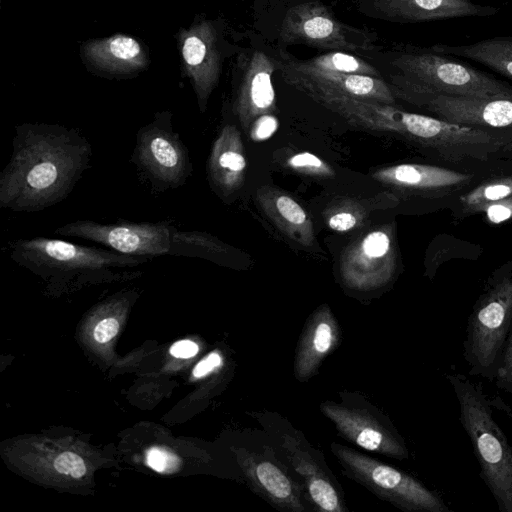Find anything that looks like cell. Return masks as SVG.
Wrapping results in <instances>:
<instances>
[{"mask_svg":"<svg viewBox=\"0 0 512 512\" xmlns=\"http://www.w3.org/2000/svg\"><path fill=\"white\" fill-rule=\"evenodd\" d=\"M397 202L396 195L388 190L368 198L338 199L324 210V217L331 230L346 233L360 227L372 211L389 208Z\"/></svg>","mask_w":512,"mask_h":512,"instance_id":"d4e9b609","label":"cell"},{"mask_svg":"<svg viewBox=\"0 0 512 512\" xmlns=\"http://www.w3.org/2000/svg\"><path fill=\"white\" fill-rule=\"evenodd\" d=\"M168 111L141 127L131 161L152 188L162 192L184 185L192 174L188 149L172 127Z\"/></svg>","mask_w":512,"mask_h":512,"instance_id":"8fae6325","label":"cell"},{"mask_svg":"<svg viewBox=\"0 0 512 512\" xmlns=\"http://www.w3.org/2000/svg\"><path fill=\"white\" fill-rule=\"evenodd\" d=\"M147 463L158 472H171L177 468L178 459L165 450L151 448L147 452Z\"/></svg>","mask_w":512,"mask_h":512,"instance_id":"d6a6232c","label":"cell"},{"mask_svg":"<svg viewBox=\"0 0 512 512\" xmlns=\"http://www.w3.org/2000/svg\"><path fill=\"white\" fill-rule=\"evenodd\" d=\"M275 65L288 85L310 98L338 96L396 105L397 99L382 77L305 68L282 51Z\"/></svg>","mask_w":512,"mask_h":512,"instance_id":"9a60e30c","label":"cell"},{"mask_svg":"<svg viewBox=\"0 0 512 512\" xmlns=\"http://www.w3.org/2000/svg\"><path fill=\"white\" fill-rule=\"evenodd\" d=\"M86 59L97 69L110 74H129L147 65V54L134 38L114 35L86 43Z\"/></svg>","mask_w":512,"mask_h":512,"instance_id":"603a6c76","label":"cell"},{"mask_svg":"<svg viewBox=\"0 0 512 512\" xmlns=\"http://www.w3.org/2000/svg\"><path fill=\"white\" fill-rule=\"evenodd\" d=\"M279 39L284 44H304L331 51L363 53L377 48L374 33L338 20L318 1L289 8L281 22Z\"/></svg>","mask_w":512,"mask_h":512,"instance_id":"7c38bea8","label":"cell"},{"mask_svg":"<svg viewBox=\"0 0 512 512\" xmlns=\"http://www.w3.org/2000/svg\"><path fill=\"white\" fill-rule=\"evenodd\" d=\"M262 427L278 456L302 483L314 511L346 512L343 489L321 451L284 416L271 411L248 412Z\"/></svg>","mask_w":512,"mask_h":512,"instance_id":"277c9868","label":"cell"},{"mask_svg":"<svg viewBox=\"0 0 512 512\" xmlns=\"http://www.w3.org/2000/svg\"><path fill=\"white\" fill-rule=\"evenodd\" d=\"M247 161L238 128L224 124L216 136L207 160V179L210 188L227 202L242 188L246 178Z\"/></svg>","mask_w":512,"mask_h":512,"instance_id":"44dd1931","label":"cell"},{"mask_svg":"<svg viewBox=\"0 0 512 512\" xmlns=\"http://www.w3.org/2000/svg\"><path fill=\"white\" fill-rule=\"evenodd\" d=\"M459 404L460 422L480 467V477L500 512H512V446L495 421L481 383L448 374Z\"/></svg>","mask_w":512,"mask_h":512,"instance_id":"3957f363","label":"cell"},{"mask_svg":"<svg viewBox=\"0 0 512 512\" xmlns=\"http://www.w3.org/2000/svg\"><path fill=\"white\" fill-rule=\"evenodd\" d=\"M482 212L493 224H500L512 219V196L487 205Z\"/></svg>","mask_w":512,"mask_h":512,"instance_id":"836d02e7","label":"cell"},{"mask_svg":"<svg viewBox=\"0 0 512 512\" xmlns=\"http://www.w3.org/2000/svg\"><path fill=\"white\" fill-rule=\"evenodd\" d=\"M119 331V323L114 318H106L100 321L94 329V338L99 343L111 340Z\"/></svg>","mask_w":512,"mask_h":512,"instance_id":"e575fe53","label":"cell"},{"mask_svg":"<svg viewBox=\"0 0 512 512\" xmlns=\"http://www.w3.org/2000/svg\"><path fill=\"white\" fill-rule=\"evenodd\" d=\"M91 157L90 142L74 128L16 126L11 158L0 174V207L39 212L62 202L89 168Z\"/></svg>","mask_w":512,"mask_h":512,"instance_id":"6da1fadb","label":"cell"},{"mask_svg":"<svg viewBox=\"0 0 512 512\" xmlns=\"http://www.w3.org/2000/svg\"><path fill=\"white\" fill-rule=\"evenodd\" d=\"M275 66V62L259 50L251 54L245 65L233 104V113L245 133L256 118L277 111L272 84Z\"/></svg>","mask_w":512,"mask_h":512,"instance_id":"ffe728a7","label":"cell"},{"mask_svg":"<svg viewBox=\"0 0 512 512\" xmlns=\"http://www.w3.org/2000/svg\"><path fill=\"white\" fill-rule=\"evenodd\" d=\"M388 84L396 99L435 117L465 126L512 130V98H477L442 94L415 85L397 73Z\"/></svg>","mask_w":512,"mask_h":512,"instance_id":"ba28073f","label":"cell"},{"mask_svg":"<svg viewBox=\"0 0 512 512\" xmlns=\"http://www.w3.org/2000/svg\"><path fill=\"white\" fill-rule=\"evenodd\" d=\"M398 252L394 223L381 225L347 246L340 258L339 275L351 290L369 292L395 277Z\"/></svg>","mask_w":512,"mask_h":512,"instance_id":"5bb4252c","label":"cell"},{"mask_svg":"<svg viewBox=\"0 0 512 512\" xmlns=\"http://www.w3.org/2000/svg\"><path fill=\"white\" fill-rule=\"evenodd\" d=\"M433 52L480 63L512 80V36H495L467 45L435 44Z\"/></svg>","mask_w":512,"mask_h":512,"instance_id":"cb8c5ba5","label":"cell"},{"mask_svg":"<svg viewBox=\"0 0 512 512\" xmlns=\"http://www.w3.org/2000/svg\"><path fill=\"white\" fill-rule=\"evenodd\" d=\"M279 122L274 114H265L256 118L250 125L247 135L254 142L268 140L277 131Z\"/></svg>","mask_w":512,"mask_h":512,"instance_id":"4dcf8cb0","label":"cell"},{"mask_svg":"<svg viewBox=\"0 0 512 512\" xmlns=\"http://www.w3.org/2000/svg\"><path fill=\"white\" fill-rule=\"evenodd\" d=\"M340 402L326 400L320 411L346 441L397 460L409 457L405 439L390 419L362 395L339 392Z\"/></svg>","mask_w":512,"mask_h":512,"instance_id":"30bf717a","label":"cell"},{"mask_svg":"<svg viewBox=\"0 0 512 512\" xmlns=\"http://www.w3.org/2000/svg\"><path fill=\"white\" fill-rule=\"evenodd\" d=\"M255 199L263 214L283 235L303 247L315 244L312 220L292 195L278 187L263 185L256 190Z\"/></svg>","mask_w":512,"mask_h":512,"instance_id":"7402d4cb","label":"cell"},{"mask_svg":"<svg viewBox=\"0 0 512 512\" xmlns=\"http://www.w3.org/2000/svg\"><path fill=\"white\" fill-rule=\"evenodd\" d=\"M512 326V276L489 285L468 317L463 357L470 376L493 382L505 340Z\"/></svg>","mask_w":512,"mask_h":512,"instance_id":"8992f818","label":"cell"},{"mask_svg":"<svg viewBox=\"0 0 512 512\" xmlns=\"http://www.w3.org/2000/svg\"><path fill=\"white\" fill-rule=\"evenodd\" d=\"M285 166L295 173L316 179H332L336 175L328 162L307 151L290 155L285 161Z\"/></svg>","mask_w":512,"mask_h":512,"instance_id":"f1b7e54d","label":"cell"},{"mask_svg":"<svg viewBox=\"0 0 512 512\" xmlns=\"http://www.w3.org/2000/svg\"><path fill=\"white\" fill-rule=\"evenodd\" d=\"M238 460L250 489L272 507L286 512L314 511L302 483L264 431L248 432V444L239 449Z\"/></svg>","mask_w":512,"mask_h":512,"instance_id":"9c48e42d","label":"cell"},{"mask_svg":"<svg viewBox=\"0 0 512 512\" xmlns=\"http://www.w3.org/2000/svg\"><path fill=\"white\" fill-rule=\"evenodd\" d=\"M493 382L498 389L512 397V326L502 348Z\"/></svg>","mask_w":512,"mask_h":512,"instance_id":"f546056e","label":"cell"},{"mask_svg":"<svg viewBox=\"0 0 512 512\" xmlns=\"http://www.w3.org/2000/svg\"><path fill=\"white\" fill-rule=\"evenodd\" d=\"M294 60L298 65L310 69L381 77L380 72L373 65L343 51H331L308 60L296 58Z\"/></svg>","mask_w":512,"mask_h":512,"instance_id":"4316f807","label":"cell"},{"mask_svg":"<svg viewBox=\"0 0 512 512\" xmlns=\"http://www.w3.org/2000/svg\"><path fill=\"white\" fill-rule=\"evenodd\" d=\"M230 251V246L211 234L176 229L170 255L201 257L216 261L228 255Z\"/></svg>","mask_w":512,"mask_h":512,"instance_id":"484cf974","label":"cell"},{"mask_svg":"<svg viewBox=\"0 0 512 512\" xmlns=\"http://www.w3.org/2000/svg\"><path fill=\"white\" fill-rule=\"evenodd\" d=\"M372 179L393 194L441 196L467 185L472 175L443 167L401 163L383 166L370 173Z\"/></svg>","mask_w":512,"mask_h":512,"instance_id":"ac0fdd59","label":"cell"},{"mask_svg":"<svg viewBox=\"0 0 512 512\" xmlns=\"http://www.w3.org/2000/svg\"><path fill=\"white\" fill-rule=\"evenodd\" d=\"M180 51L185 71L204 112L221 73L217 34L210 21H201L180 33Z\"/></svg>","mask_w":512,"mask_h":512,"instance_id":"e0dca14e","label":"cell"},{"mask_svg":"<svg viewBox=\"0 0 512 512\" xmlns=\"http://www.w3.org/2000/svg\"><path fill=\"white\" fill-rule=\"evenodd\" d=\"M177 228L168 221L131 222L118 220L101 224L92 220H77L58 227L54 233L91 241L124 255L156 257L170 255Z\"/></svg>","mask_w":512,"mask_h":512,"instance_id":"4fadbf2b","label":"cell"},{"mask_svg":"<svg viewBox=\"0 0 512 512\" xmlns=\"http://www.w3.org/2000/svg\"><path fill=\"white\" fill-rule=\"evenodd\" d=\"M341 327L328 304L318 306L307 318L294 357L293 372L300 382L316 376L324 359L341 343Z\"/></svg>","mask_w":512,"mask_h":512,"instance_id":"d6986e66","label":"cell"},{"mask_svg":"<svg viewBox=\"0 0 512 512\" xmlns=\"http://www.w3.org/2000/svg\"><path fill=\"white\" fill-rule=\"evenodd\" d=\"M222 364V358L216 351L210 353L205 359L200 361L193 370V375L197 378L203 377Z\"/></svg>","mask_w":512,"mask_h":512,"instance_id":"d590c367","label":"cell"},{"mask_svg":"<svg viewBox=\"0 0 512 512\" xmlns=\"http://www.w3.org/2000/svg\"><path fill=\"white\" fill-rule=\"evenodd\" d=\"M7 250L12 261L54 283L121 278L152 259L43 236L14 240Z\"/></svg>","mask_w":512,"mask_h":512,"instance_id":"7a4b0ae2","label":"cell"},{"mask_svg":"<svg viewBox=\"0 0 512 512\" xmlns=\"http://www.w3.org/2000/svg\"><path fill=\"white\" fill-rule=\"evenodd\" d=\"M54 466L59 473L68 474L74 478L81 477L86 471L83 459L72 452L61 454L55 460Z\"/></svg>","mask_w":512,"mask_h":512,"instance_id":"1f68e13d","label":"cell"},{"mask_svg":"<svg viewBox=\"0 0 512 512\" xmlns=\"http://www.w3.org/2000/svg\"><path fill=\"white\" fill-rule=\"evenodd\" d=\"M198 345L190 340H182L174 343L170 348V354L177 358H190L197 354Z\"/></svg>","mask_w":512,"mask_h":512,"instance_id":"8d00e7d4","label":"cell"},{"mask_svg":"<svg viewBox=\"0 0 512 512\" xmlns=\"http://www.w3.org/2000/svg\"><path fill=\"white\" fill-rule=\"evenodd\" d=\"M342 474L404 512H447L443 499L414 476L355 449L333 442Z\"/></svg>","mask_w":512,"mask_h":512,"instance_id":"52a82bcc","label":"cell"},{"mask_svg":"<svg viewBox=\"0 0 512 512\" xmlns=\"http://www.w3.org/2000/svg\"><path fill=\"white\" fill-rule=\"evenodd\" d=\"M359 9L369 17L402 24L491 17L500 10L472 0H361Z\"/></svg>","mask_w":512,"mask_h":512,"instance_id":"2e32d148","label":"cell"},{"mask_svg":"<svg viewBox=\"0 0 512 512\" xmlns=\"http://www.w3.org/2000/svg\"><path fill=\"white\" fill-rule=\"evenodd\" d=\"M512 196V176L500 177L480 184L460 198L463 211L482 212L487 205Z\"/></svg>","mask_w":512,"mask_h":512,"instance_id":"83f0119b","label":"cell"},{"mask_svg":"<svg viewBox=\"0 0 512 512\" xmlns=\"http://www.w3.org/2000/svg\"><path fill=\"white\" fill-rule=\"evenodd\" d=\"M390 63L401 77L430 91L477 98H512L509 84L430 48H406Z\"/></svg>","mask_w":512,"mask_h":512,"instance_id":"5b68a950","label":"cell"}]
</instances>
